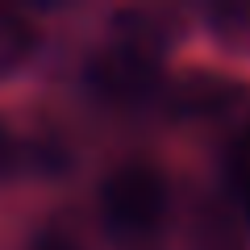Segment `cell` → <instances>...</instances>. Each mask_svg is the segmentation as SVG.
Wrapping results in <instances>:
<instances>
[{"instance_id": "cell-1", "label": "cell", "mask_w": 250, "mask_h": 250, "mask_svg": "<svg viewBox=\"0 0 250 250\" xmlns=\"http://www.w3.org/2000/svg\"><path fill=\"white\" fill-rule=\"evenodd\" d=\"M167 213V184L150 163H125L104 179V217L125 242H150Z\"/></svg>"}, {"instance_id": "cell-2", "label": "cell", "mask_w": 250, "mask_h": 250, "mask_svg": "<svg viewBox=\"0 0 250 250\" xmlns=\"http://www.w3.org/2000/svg\"><path fill=\"white\" fill-rule=\"evenodd\" d=\"M92 75L108 96H138L154 83V59L146 46L129 42V46H117V50H104L92 67Z\"/></svg>"}, {"instance_id": "cell-3", "label": "cell", "mask_w": 250, "mask_h": 250, "mask_svg": "<svg viewBox=\"0 0 250 250\" xmlns=\"http://www.w3.org/2000/svg\"><path fill=\"white\" fill-rule=\"evenodd\" d=\"M188 246L192 250H242V225L229 208L200 205L188 225Z\"/></svg>"}, {"instance_id": "cell-4", "label": "cell", "mask_w": 250, "mask_h": 250, "mask_svg": "<svg viewBox=\"0 0 250 250\" xmlns=\"http://www.w3.org/2000/svg\"><path fill=\"white\" fill-rule=\"evenodd\" d=\"M34 46H38V29L25 17L0 9V80L9 71H17L21 62L34 54Z\"/></svg>"}, {"instance_id": "cell-5", "label": "cell", "mask_w": 250, "mask_h": 250, "mask_svg": "<svg viewBox=\"0 0 250 250\" xmlns=\"http://www.w3.org/2000/svg\"><path fill=\"white\" fill-rule=\"evenodd\" d=\"M217 42L229 46V50H250V4H225V9H213L208 17Z\"/></svg>"}, {"instance_id": "cell-6", "label": "cell", "mask_w": 250, "mask_h": 250, "mask_svg": "<svg viewBox=\"0 0 250 250\" xmlns=\"http://www.w3.org/2000/svg\"><path fill=\"white\" fill-rule=\"evenodd\" d=\"M229 179H233V188L250 184V125L233 138V146H229Z\"/></svg>"}]
</instances>
